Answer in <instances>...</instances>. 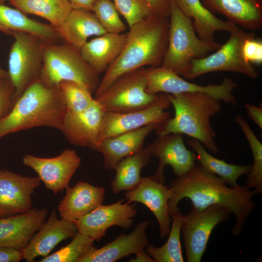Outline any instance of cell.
Here are the masks:
<instances>
[{
    "mask_svg": "<svg viewBox=\"0 0 262 262\" xmlns=\"http://www.w3.org/2000/svg\"><path fill=\"white\" fill-rule=\"evenodd\" d=\"M187 144L195 152L196 161L203 168L222 179L230 186L237 185L238 179L242 176L247 175L250 170L251 164H232L214 157L196 139H189Z\"/></svg>",
    "mask_w": 262,
    "mask_h": 262,
    "instance_id": "cell-29",
    "label": "cell"
},
{
    "mask_svg": "<svg viewBox=\"0 0 262 262\" xmlns=\"http://www.w3.org/2000/svg\"><path fill=\"white\" fill-rule=\"evenodd\" d=\"M72 241L57 251L49 254L40 262H78L79 260L94 246L95 241L90 237L78 232Z\"/></svg>",
    "mask_w": 262,
    "mask_h": 262,
    "instance_id": "cell-34",
    "label": "cell"
},
{
    "mask_svg": "<svg viewBox=\"0 0 262 262\" xmlns=\"http://www.w3.org/2000/svg\"><path fill=\"white\" fill-rule=\"evenodd\" d=\"M66 193L61 200L58 211L61 218L74 222L89 213L104 201L105 189L85 181H79L66 189Z\"/></svg>",
    "mask_w": 262,
    "mask_h": 262,
    "instance_id": "cell-22",
    "label": "cell"
},
{
    "mask_svg": "<svg viewBox=\"0 0 262 262\" xmlns=\"http://www.w3.org/2000/svg\"><path fill=\"white\" fill-rule=\"evenodd\" d=\"M41 182L38 177L24 176L0 168V218L30 211L31 196Z\"/></svg>",
    "mask_w": 262,
    "mask_h": 262,
    "instance_id": "cell-17",
    "label": "cell"
},
{
    "mask_svg": "<svg viewBox=\"0 0 262 262\" xmlns=\"http://www.w3.org/2000/svg\"><path fill=\"white\" fill-rule=\"evenodd\" d=\"M222 179L196 165L170 183L168 211L170 216L179 211L178 205L184 198L189 199L192 208L202 210L219 205L229 210L235 217L232 233L239 236L248 217L256 207L253 197L256 194L246 185L229 187Z\"/></svg>",
    "mask_w": 262,
    "mask_h": 262,
    "instance_id": "cell-1",
    "label": "cell"
},
{
    "mask_svg": "<svg viewBox=\"0 0 262 262\" xmlns=\"http://www.w3.org/2000/svg\"><path fill=\"white\" fill-rule=\"evenodd\" d=\"M22 260L21 250L0 246V262H18Z\"/></svg>",
    "mask_w": 262,
    "mask_h": 262,
    "instance_id": "cell-41",
    "label": "cell"
},
{
    "mask_svg": "<svg viewBox=\"0 0 262 262\" xmlns=\"http://www.w3.org/2000/svg\"><path fill=\"white\" fill-rule=\"evenodd\" d=\"M169 17L167 46L161 66L184 77L193 60L207 56L222 44L201 39L192 19L182 12L176 0L171 1Z\"/></svg>",
    "mask_w": 262,
    "mask_h": 262,
    "instance_id": "cell-5",
    "label": "cell"
},
{
    "mask_svg": "<svg viewBox=\"0 0 262 262\" xmlns=\"http://www.w3.org/2000/svg\"><path fill=\"white\" fill-rule=\"evenodd\" d=\"M154 14L169 17L171 0H145Z\"/></svg>",
    "mask_w": 262,
    "mask_h": 262,
    "instance_id": "cell-40",
    "label": "cell"
},
{
    "mask_svg": "<svg viewBox=\"0 0 262 262\" xmlns=\"http://www.w3.org/2000/svg\"><path fill=\"white\" fill-rule=\"evenodd\" d=\"M40 80L50 86L71 81L94 94L100 82L99 75L85 61L80 50L63 41L47 43Z\"/></svg>",
    "mask_w": 262,
    "mask_h": 262,
    "instance_id": "cell-6",
    "label": "cell"
},
{
    "mask_svg": "<svg viewBox=\"0 0 262 262\" xmlns=\"http://www.w3.org/2000/svg\"><path fill=\"white\" fill-rule=\"evenodd\" d=\"M146 90L150 94L202 92L227 104H237L232 94L237 84L229 78H224L219 84L201 85L188 82L172 71L159 66L146 68Z\"/></svg>",
    "mask_w": 262,
    "mask_h": 262,
    "instance_id": "cell-10",
    "label": "cell"
},
{
    "mask_svg": "<svg viewBox=\"0 0 262 262\" xmlns=\"http://www.w3.org/2000/svg\"><path fill=\"white\" fill-rule=\"evenodd\" d=\"M22 163L36 173L46 189L57 194L68 186L72 177L81 165V160L74 150L66 149L52 158L27 154L23 157Z\"/></svg>",
    "mask_w": 262,
    "mask_h": 262,
    "instance_id": "cell-13",
    "label": "cell"
},
{
    "mask_svg": "<svg viewBox=\"0 0 262 262\" xmlns=\"http://www.w3.org/2000/svg\"><path fill=\"white\" fill-rule=\"evenodd\" d=\"M213 13L224 16L235 25L250 31L262 28V0H201Z\"/></svg>",
    "mask_w": 262,
    "mask_h": 262,
    "instance_id": "cell-24",
    "label": "cell"
},
{
    "mask_svg": "<svg viewBox=\"0 0 262 262\" xmlns=\"http://www.w3.org/2000/svg\"><path fill=\"white\" fill-rule=\"evenodd\" d=\"M229 33L228 41L215 52L193 60L184 77L193 79L208 73L228 71L241 74L251 79L258 78V71L246 60L243 53L245 41L255 34L246 32L237 26Z\"/></svg>",
    "mask_w": 262,
    "mask_h": 262,
    "instance_id": "cell-8",
    "label": "cell"
},
{
    "mask_svg": "<svg viewBox=\"0 0 262 262\" xmlns=\"http://www.w3.org/2000/svg\"><path fill=\"white\" fill-rule=\"evenodd\" d=\"M122 199L110 205H101L73 223L78 232L98 242L106 235L110 227L116 226L130 229L137 213L135 204L124 202Z\"/></svg>",
    "mask_w": 262,
    "mask_h": 262,
    "instance_id": "cell-14",
    "label": "cell"
},
{
    "mask_svg": "<svg viewBox=\"0 0 262 262\" xmlns=\"http://www.w3.org/2000/svg\"><path fill=\"white\" fill-rule=\"evenodd\" d=\"M182 12L190 18L197 36L202 40L213 42L218 31L230 32L236 25L218 18L205 7L201 0H176Z\"/></svg>",
    "mask_w": 262,
    "mask_h": 262,
    "instance_id": "cell-28",
    "label": "cell"
},
{
    "mask_svg": "<svg viewBox=\"0 0 262 262\" xmlns=\"http://www.w3.org/2000/svg\"><path fill=\"white\" fill-rule=\"evenodd\" d=\"M150 222L149 220L142 221L131 232L121 233L100 248L94 246L78 262H115L144 250L148 244L146 230Z\"/></svg>",
    "mask_w": 262,
    "mask_h": 262,
    "instance_id": "cell-19",
    "label": "cell"
},
{
    "mask_svg": "<svg viewBox=\"0 0 262 262\" xmlns=\"http://www.w3.org/2000/svg\"><path fill=\"white\" fill-rule=\"evenodd\" d=\"M73 8L82 9L92 11L94 3L97 0H68Z\"/></svg>",
    "mask_w": 262,
    "mask_h": 262,
    "instance_id": "cell-43",
    "label": "cell"
},
{
    "mask_svg": "<svg viewBox=\"0 0 262 262\" xmlns=\"http://www.w3.org/2000/svg\"><path fill=\"white\" fill-rule=\"evenodd\" d=\"M56 29L63 41L79 50L89 37L106 33L94 13L82 9L72 8Z\"/></svg>",
    "mask_w": 262,
    "mask_h": 262,
    "instance_id": "cell-26",
    "label": "cell"
},
{
    "mask_svg": "<svg viewBox=\"0 0 262 262\" xmlns=\"http://www.w3.org/2000/svg\"><path fill=\"white\" fill-rule=\"evenodd\" d=\"M1 78L9 79V77L7 71L0 67V79Z\"/></svg>",
    "mask_w": 262,
    "mask_h": 262,
    "instance_id": "cell-45",
    "label": "cell"
},
{
    "mask_svg": "<svg viewBox=\"0 0 262 262\" xmlns=\"http://www.w3.org/2000/svg\"><path fill=\"white\" fill-rule=\"evenodd\" d=\"M146 147L151 156L159 159L156 171L152 176L157 182L164 184V170L170 165L177 176H180L196 165V155L186 147L183 135L172 133L157 136Z\"/></svg>",
    "mask_w": 262,
    "mask_h": 262,
    "instance_id": "cell-15",
    "label": "cell"
},
{
    "mask_svg": "<svg viewBox=\"0 0 262 262\" xmlns=\"http://www.w3.org/2000/svg\"><path fill=\"white\" fill-rule=\"evenodd\" d=\"M151 156L143 147L139 152L121 160L115 168V175L111 180V188L114 194L136 187L142 178L141 172L150 162Z\"/></svg>",
    "mask_w": 262,
    "mask_h": 262,
    "instance_id": "cell-30",
    "label": "cell"
},
{
    "mask_svg": "<svg viewBox=\"0 0 262 262\" xmlns=\"http://www.w3.org/2000/svg\"><path fill=\"white\" fill-rule=\"evenodd\" d=\"M235 120L245 136L253 157L246 186L250 189L253 188L256 194L260 195L262 193V144L242 115H237Z\"/></svg>",
    "mask_w": 262,
    "mask_h": 262,
    "instance_id": "cell-33",
    "label": "cell"
},
{
    "mask_svg": "<svg viewBox=\"0 0 262 262\" xmlns=\"http://www.w3.org/2000/svg\"><path fill=\"white\" fill-rule=\"evenodd\" d=\"M158 125H147L102 141L96 151L103 156L104 167L114 170L121 160L140 151L146 138Z\"/></svg>",
    "mask_w": 262,
    "mask_h": 262,
    "instance_id": "cell-23",
    "label": "cell"
},
{
    "mask_svg": "<svg viewBox=\"0 0 262 262\" xmlns=\"http://www.w3.org/2000/svg\"><path fill=\"white\" fill-rule=\"evenodd\" d=\"M92 11L106 33H122L126 30L114 2L111 0H97Z\"/></svg>",
    "mask_w": 262,
    "mask_h": 262,
    "instance_id": "cell-36",
    "label": "cell"
},
{
    "mask_svg": "<svg viewBox=\"0 0 262 262\" xmlns=\"http://www.w3.org/2000/svg\"><path fill=\"white\" fill-rule=\"evenodd\" d=\"M0 31L10 34L13 32H22L37 36L48 43L63 41L57 29L29 18L18 9L0 3Z\"/></svg>",
    "mask_w": 262,
    "mask_h": 262,
    "instance_id": "cell-27",
    "label": "cell"
},
{
    "mask_svg": "<svg viewBox=\"0 0 262 262\" xmlns=\"http://www.w3.org/2000/svg\"><path fill=\"white\" fill-rule=\"evenodd\" d=\"M231 214L224 207L212 205L202 210L192 208L182 215L181 235L187 262H201L213 230Z\"/></svg>",
    "mask_w": 262,
    "mask_h": 262,
    "instance_id": "cell-11",
    "label": "cell"
},
{
    "mask_svg": "<svg viewBox=\"0 0 262 262\" xmlns=\"http://www.w3.org/2000/svg\"><path fill=\"white\" fill-rule=\"evenodd\" d=\"M10 3L25 14L39 16L58 28L72 7L68 0H9Z\"/></svg>",
    "mask_w": 262,
    "mask_h": 262,
    "instance_id": "cell-31",
    "label": "cell"
},
{
    "mask_svg": "<svg viewBox=\"0 0 262 262\" xmlns=\"http://www.w3.org/2000/svg\"><path fill=\"white\" fill-rule=\"evenodd\" d=\"M171 105L167 94L159 93L149 106L126 113L105 111L99 135L100 143L104 139L150 124L160 125L170 117L166 109Z\"/></svg>",
    "mask_w": 262,
    "mask_h": 262,
    "instance_id": "cell-12",
    "label": "cell"
},
{
    "mask_svg": "<svg viewBox=\"0 0 262 262\" xmlns=\"http://www.w3.org/2000/svg\"><path fill=\"white\" fill-rule=\"evenodd\" d=\"M14 87L9 79H0V119L5 116L14 105Z\"/></svg>",
    "mask_w": 262,
    "mask_h": 262,
    "instance_id": "cell-39",
    "label": "cell"
},
{
    "mask_svg": "<svg viewBox=\"0 0 262 262\" xmlns=\"http://www.w3.org/2000/svg\"><path fill=\"white\" fill-rule=\"evenodd\" d=\"M66 108V112L80 113L92 103V94L79 84L71 81H63L59 84Z\"/></svg>",
    "mask_w": 262,
    "mask_h": 262,
    "instance_id": "cell-35",
    "label": "cell"
},
{
    "mask_svg": "<svg viewBox=\"0 0 262 262\" xmlns=\"http://www.w3.org/2000/svg\"><path fill=\"white\" fill-rule=\"evenodd\" d=\"M182 214L179 211L172 216V222L168 239L161 246L148 244L146 252L155 262H183L184 261L180 243Z\"/></svg>",
    "mask_w": 262,
    "mask_h": 262,
    "instance_id": "cell-32",
    "label": "cell"
},
{
    "mask_svg": "<svg viewBox=\"0 0 262 262\" xmlns=\"http://www.w3.org/2000/svg\"><path fill=\"white\" fill-rule=\"evenodd\" d=\"M135 258L130 259L128 262H155L154 260L146 252L143 250L136 254Z\"/></svg>",
    "mask_w": 262,
    "mask_h": 262,
    "instance_id": "cell-44",
    "label": "cell"
},
{
    "mask_svg": "<svg viewBox=\"0 0 262 262\" xmlns=\"http://www.w3.org/2000/svg\"><path fill=\"white\" fill-rule=\"evenodd\" d=\"M78 232L73 222L62 218L59 219L54 210L47 221H44L33 235L27 246L21 250L23 260L31 262L37 257H45L60 242L73 238Z\"/></svg>",
    "mask_w": 262,
    "mask_h": 262,
    "instance_id": "cell-20",
    "label": "cell"
},
{
    "mask_svg": "<svg viewBox=\"0 0 262 262\" xmlns=\"http://www.w3.org/2000/svg\"><path fill=\"white\" fill-rule=\"evenodd\" d=\"M9 35L15 38L9 52L7 71L14 87V103L26 89L40 80L48 42L26 32H13Z\"/></svg>",
    "mask_w": 262,
    "mask_h": 262,
    "instance_id": "cell-7",
    "label": "cell"
},
{
    "mask_svg": "<svg viewBox=\"0 0 262 262\" xmlns=\"http://www.w3.org/2000/svg\"><path fill=\"white\" fill-rule=\"evenodd\" d=\"M246 109L254 122L262 129V107L256 106L254 105L246 103L245 105Z\"/></svg>",
    "mask_w": 262,
    "mask_h": 262,
    "instance_id": "cell-42",
    "label": "cell"
},
{
    "mask_svg": "<svg viewBox=\"0 0 262 262\" xmlns=\"http://www.w3.org/2000/svg\"><path fill=\"white\" fill-rule=\"evenodd\" d=\"M66 113L59 86H49L39 80L26 89L9 113L0 119V139L9 134L35 127L60 130Z\"/></svg>",
    "mask_w": 262,
    "mask_h": 262,
    "instance_id": "cell-3",
    "label": "cell"
},
{
    "mask_svg": "<svg viewBox=\"0 0 262 262\" xmlns=\"http://www.w3.org/2000/svg\"><path fill=\"white\" fill-rule=\"evenodd\" d=\"M5 0H0V3H3L4 2Z\"/></svg>",
    "mask_w": 262,
    "mask_h": 262,
    "instance_id": "cell-46",
    "label": "cell"
},
{
    "mask_svg": "<svg viewBox=\"0 0 262 262\" xmlns=\"http://www.w3.org/2000/svg\"><path fill=\"white\" fill-rule=\"evenodd\" d=\"M167 95L174 109L175 116L158 126L155 130L157 136L172 133L187 135L199 141L213 153H217L216 133L211 119L221 110V101L202 92Z\"/></svg>",
    "mask_w": 262,
    "mask_h": 262,
    "instance_id": "cell-4",
    "label": "cell"
},
{
    "mask_svg": "<svg viewBox=\"0 0 262 262\" xmlns=\"http://www.w3.org/2000/svg\"><path fill=\"white\" fill-rule=\"evenodd\" d=\"M146 68L126 73L115 80L94 98L106 112L126 113L143 109L152 103L157 94L146 90Z\"/></svg>",
    "mask_w": 262,
    "mask_h": 262,
    "instance_id": "cell-9",
    "label": "cell"
},
{
    "mask_svg": "<svg viewBox=\"0 0 262 262\" xmlns=\"http://www.w3.org/2000/svg\"><path fill=\"white\" fill-rule=\"evenodd\" d=\"M105 111L94 98L85 111L66 112L60 131L72 144L96 150L100 144L99 135Z\"/></svg>",
    "mask_w": 262,
    "mask_h": 262,
    "instance_id": "cell-16",
    "label": "cell"
},
{
    "mask_svg": "<svg viewBox=\"0 0 262 262\" xmlns=\"http://www.w3.org/2000/svg\"><path fill=\"white\" fill-rule=\"evenodd\" d=\"M168 29L169 17L156 15L130 28L122 51L100 80L95 97L126 73L146 66H161L167 48Z\"/></svg>",
    "mask_w": 262,
    "mask_h": 262,
    "instance_id": "cell-2",
    "label": "cell"
},
{
    "mask_svg": "<svg viewBox=\"0 0 262 262\" xmlns=\"http://www.w3.org/2000/svg\"><path fill=\"white\" fill-rule=\"evenodd\" d=\"M169 194L168 187L151 176L143 177L136 187L126 191L124 195L128 201L141 203L149 209L157 219L161 238H164L169 233L172 222L168 211Z\"/></svg>",
    "mask_w": 262,
    "mask_h": 262,
    "instance_id": "cell-18",
    "label": "cell"
},
{
    "mask_svg": "<svg viewBox=\"0 0 262 262\" xmlns=\"http://www.w3.org/2000/svg\"><path fill=\"white\" fill-rule=\"evenodd\" d=\"M48 211L42 208L0 218V246L25 248L44 222Z\"/></svg>",
    "mask_w": 262,
    "mask_h": 262,
    "instance_id": "cell-21",
    "label": "cell"
},
{
    "mask_svg": "<svg viewBox=\"0 0 262 262\" xmlns=\"http://www.w3.org/2000/svg\"><path fill=\"white\" fill-rule=\"evenodd\" d=\"M118 12L131 28L155 15L145 0H113Z\"/></svg>",
    "mask_w": 262,
    "mask_h": 262,
    "instance_id": "cell-37",
    "label": "cell"
},
{
    "mask_svg": "<svg viewBox=\"0 0 262 262\" xmlns=\"http://www.w3.org/2000/svg\"><path fill=\"white\" fill-rule=\"evenodd\" d=\"M243 53L246 60L256 65L262 64V41L255 39V35L246 39L243 46Z\"/></svg>",
    "mask_w": 262,
    "mask_h": 262,
    "instance_id": "cell-38",
    "label": "cell"
},
{
    "mask_svg": "<svg viewBox=\"0 0 262 262\" xmlns=\"http://www.w3.org/2000/svg\"><path fill=\"white\" fill-rule=\"evenodd\" d=\"M126 38L127 34L106 33L87 41L80 51L85 61L99 75L119 55Z\"/></svg>",
    "mask_w": 262,
    "mask_h": 262,
    "instance_id": "cell-25",
    "label": "cell"
}]
</instances>
